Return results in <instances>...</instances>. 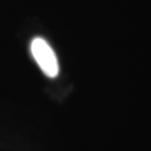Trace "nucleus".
Instances as JSON below:
<instances>
[{"instance_id": "nucleus-1", "label": "nucleus", "mask_w": 151, "mask_h": 151, "mask_svg": "<svg viewBox=\"0 0 151 151\" xmlns=\"http://www.w3.org/2000/svg\"><path fill=\"white\" fill-rule=\"evenodd\" d=\"M30 50H32L33 58L35 59L37 64L39 65L42 72L47 77L54 78L58 76V72H59L58 59H57L54 50L47 43L45 39L39 37L34 38L30 44Z\"/></svg>"}]
</instances>
